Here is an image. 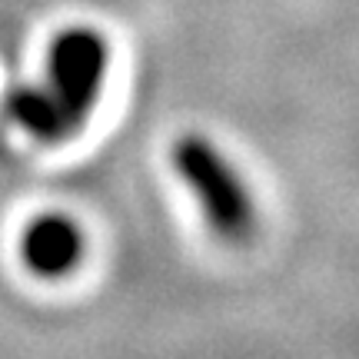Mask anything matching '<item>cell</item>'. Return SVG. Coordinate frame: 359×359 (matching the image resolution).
Wrapping results in <instances>:
<instances>
[{"mask_svg":"<svg viewBox=\"0 0 359 359\" xmlns=\"http://www.w3.org/2000/svg\"><path fill=\"white\" fill-rule=\"evenodd\" d=\"M27 263L34 273L53 276L64 273L77 263V243H74V230L67 223H37V230L27 240Z\"/></svg>","mask_w":359,"mask_h":359,"instance_id":"1","label":"cell"}]
</instances>
